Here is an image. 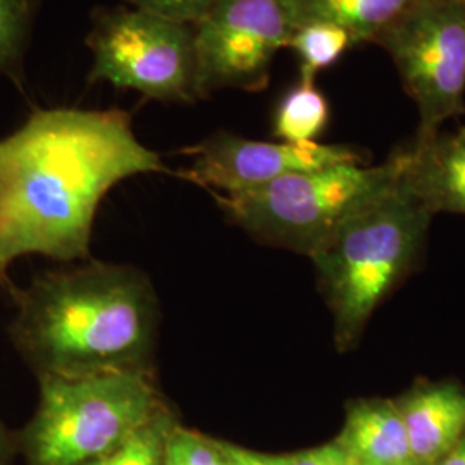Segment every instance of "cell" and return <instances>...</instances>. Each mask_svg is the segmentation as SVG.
Returning <instances> with one entry per match:
<instances>
[{"instance_id": "1", "label": "cell", "mask_w": 465, "mask_h": 465, "mask_svg": "<svg viewBox=\"0 0 465 465\" xmlns=\"http://www.w3.org/2000/svg\"><path fill=\"white\" fill-rule=\"evenodd\" d=\"M171 174L123 109H35L0 140V282L26 255L90 259L102 200L123 182Z\"/></svg>"}, {"instance_id": "2", "label": "cell", "mask_w": 465, "mask_h": 465, "mask_svg": "<svg viewBox=\"0 0 465 465\" xmlns=\"http://www.w3.org/2000/svg\"><path fill=\"white\" fill-rule=\"evenodd\" d=\"M13 297L9 338L36 378L155 374L161 307L142 269L88 259Z\"/></svg>"}, {"instance_id": "3", "label": "cell", "mask_w": 465, "mask_h": 465, "mask_svg": "<svg viewBox=\"0 0 465 465\" xmlns=\"http://www.w3.org/2000/svg\"><path fill=\"white\" fill-rule=\"evenodd\" d=\"M393 171L311 257L331 311L334 343L351 349L384 299L411 272L424 247L432 216Z\"/></svg>"}, {"instance_id": "4", "label": "cell", "mask_w": 465, "mask_h": 465, "mask_svg": "<svg viewBox=\"0 0 465 465\" xmlns=\"http://www.w3.org/2000/svg\"><path fill=\"white\" fill-rule=\"evenodd\" d=\"M36 380L38 405L19 438L30 465L99 460L169 407L155 374Z\"/></svg>"}, {"instance_id": "5", "label": "cell", "mask_w": 465, "mask_h": 465, "mask_svg": "<svg viewBox=\"0 0 465 465\" xmlns=\"http://www.w3.org/2000/svg\"><path fill=\"white\" fill-rule=\"evenodd\" d=\"M391 171L388 157L378 166L340 164L242 192L209 193L226 219L253 240L311 259Z\"/></svg>"}, {"instance_id": "6", "label": "cell", "mask_w": 465, "mask_h": 465, "mask_svg": "<svg viewBox=\"0 0 465 465\" xmlns=\"http://www.w3.org/2000/svg\"><path fill=\"white\" fill-rule=\"evenodd\" d=\"M88 84H109L166 104L200 100L195 26L132 5L99 7L86 35Z\"/></svg>"}, {"instance_id": "7", "label": "cell", "mask_w": 465, "mask_h": 465, "mask_svg": "<svg viewBox=\"0 0 465 465\" xmlns=\"http://www.w3.org/2000/svg\"><path fill=\"white\" fill-rule=\"evenodd\" d=\"M372 44L390 55L416 104V143L464 116L465 0H416Z\"/></svg>"}, {"instance_id": "8", "label": "cell", "mask_w": 465, "mask_h": 465, "mask_svg": "<svg viewBox=\"0 0 465 465\" xmlns=\"http://www.w3.org/2000/svg\"><path fill=\"white\" fill-rule=\"evenodd\" d=\"M293 32L286 0H217L195 25L200 99L221 90H266Z\"/></svg>"}, {"instance_id": "9", "label": "cell", "mask_w": 465, "mask_h": 465, "mask_svg": "<svg viewBox=\"0 0 465 465\" xmlns=\"http://www.w3.org/2000/svg\"><path fill=\"white\" fill-rule=\"evenodd\" d=\"M183 153L192 157V166L174 176L219 193L262 186L288 174L364 164V157L349 145L264 142L232 132L209 134Z\"/></svg>"}, {"instance_id": "10", "label": "cell", "mask_w": 465, "mask_h": 465, "mask_svg": "<svg viewBox=\"0 0 465 465\" xmlns=\"http://www.w3.org/2000/svg\"><path fill=\"white\" fill-rule=\"evenodd\" d=\"M395 403L417 464H438L464 440V384L453 380H420Z\"/></svg>"}, {"instance_id": "11", "label": "cell", "mask_w": 465, "mask_h": 465, "mask_svg": "<svg viewBox=\"0 0 465 465\" xmlns=\"http://www.w3.org/2000/svg\"><path fill=\"white\" fill-rule=\"evenodd\" d=\"M400 182L431 214L465 216V126L397 150Z\"/></svg>"}, {"instance_id": "12", "label": "cell", "mask_w": 465, "mask_h": 465, "mask_svg": "<svg viewBox=\"0 0 465 465\" xmlns=\"http://www.w3.org/2000/svg\"><path fill=\"white\" fill-rule=\"evenodd\" d=\"M351 465H411L414 462L395 400L361 399L347 405L334 440Z\"/></svg>"}, {"instance_id": "13", "label": "cell", "mask_w": 465, "mask_h": 465, "mask_svg": "<svg viewBox=\"0 0 465 465\" xmlns=\"http://www.w3.org/2000/svg\"><path fill=\"white\" fill-rule=\"evenodd\" d=\"M412 2L416 0H286L295 28L331 23L351 35L355 47L372 44Z\"/></svg>"}, {"instance_id": "14", "label": "cell", "mask_w": 465, "mask_h": 465, "mask_svg": "<svg viewBox=\"0 0 465 465\" xmlns=\"http://www.w3.org/2000/svg\"><path fill=\"white\" fill-rule=\"evenodd\" d=\"M331 117L328 97L316 82H297L278 100L272 114V134L280 142L314 143L326 132Z\"/></svg>"}, {"instance_id": "15", "label": "cell", "mask_w": 465, "mask_h": 465, "mask_svg": "<svg viewBox=\"0 0 465 465\" xmlns=\"http://www.w3.org/2000/svg\"><path fill=\"white\" fill-rule=\"evenodd\" d=\"M353 47L351 35L331 23L300 25L288 42L299 61L300 82H316L319 73L334 66Z\"/></svg>"}, {"instance_id": "16", "label": "cell", "mask_w": 465, "mask_h": 465, "mask_svg": "<svg viewBox=\"0 0 465 465\" xmlns=\"http://www.w3.org/2000/svg\"><path fill=\"white\" fill-rule=\"evenodd\" d=\"M40 0H0V74L25 90V59Z\"/></svg>"}, {"instance_id": "17", "label": "cell", "mask_w": 465, "mask_h": 465, "mask_svg": "<svg viewBox=\"0 0 465 465\" xmlns=\"http://www.w3.org/2000/svg\"><path fill=\"white\" fill-rule=\"evenodd\" d=\"M174 426L173 411L166 407L119 449L86 465H163L167 436Z\"/></svg>"}, {"instance_id": "18", "label": "cell", "mask_w": 465, "mask_h": 465, "mask_svg": "<svg viewBox=\"0 0 465 465\" xmlns=\"http://www.w3.org/2000/svg\"><path fill=\"white\" fill-rule=\"evenodd\" d=\"M163 465H232L219 443L199 432L174 426L167 436Z\"/></svg>"}, {"instance_id": "19", "label": "cell", "mask_w": 465, "mask_h": 465, "mask_svg": "<svg viewBox=\"0 0 465 465\" xmlns=\"http://www.w3.org/2000/svg\"><path fill=\"white\" fill-rule=\"evenodd\" d=\"M126 5L167 17L184 25H199L211 13L217 0H123Z\"/></svg>"}, {"instance_id": "20", "label": "cell", "mask_w": 465, "mask_h": 465, "mask_svg": "<svg viewBox=\"0 0 465 465\" xmlns=\"http://www.w3.org/2000/svg\"><path fill=\"white\" fill-rule=\"evenodd\" d=\"M290 465H351L347 453L331 441L316 449L302 450L290 453Z\"/></svg>"}, {"instance_id": "21", "label": "cell", "mask_w": 465, "mask_h": 465, "mask_svg": "<svg viewBox=\"0 0 465 465\" xmlns=\"http://www.w3.org/2000/svg\"><path fill=\"white\" fill-rule=\"evenodd\" d=\"M224 457L232 465H290V455H269L253 450L242 449L232 443L217 441Z\"/></svg>"}, {"instance_id": "22", "label": "cell", "mask_w": 465, "mask_h": 465, "mask_svg": "<svg viewBox=\"0 0 465 465\" xmlns=\"http://www.w3.org/2000/svg\"><path fill=\"white\" fill-rule=\"evenodd\" d=\"M13 464V441L0 420V465Z\"/></svg>"}, {"instance_id": "23", "label": "cell", "mask_w": 465, "mask_h": 465, "mask_svg": "<svg viewBox=\"0 0 465 465\" xmlns=\"http://www.w3.org/2000/svg\"><path fill=\"white\" fill-rule=\"evenodd\" d=\"M436 465H465V438Z\"/></svg>"}, {"instance_id": "24", "label": "cell", "mask_w": 465, "mask_h": 465, "mask_svg": "<svg viewBox=\"0 0 465 465\" xmlns=\"http://www.w3.org/2000/svg\"><path fill=\"white\" fill-rule=\"evenodd\" d=\"M411 465H426V464H417V462H412Z\"/></svg>"}]
</instances>
